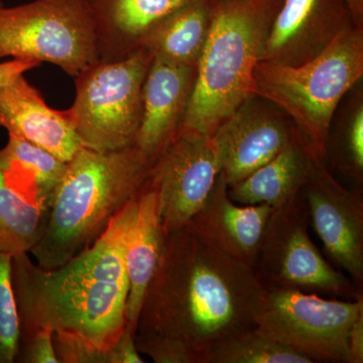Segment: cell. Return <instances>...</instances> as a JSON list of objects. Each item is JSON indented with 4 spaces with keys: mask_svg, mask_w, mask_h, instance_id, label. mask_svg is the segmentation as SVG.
I'll use <instances>...</instances> for the list:
<instances>
[{
    "mask_svg": "<svg viewBox=\"0 0 363 363\" xmlns=\"http://www.w3.org/2000/svg\"><path fill=\"white\" fill-rule=\"evenodd\" d=\"M262 289L252 267L190 227L164 235L136 322V348L156 363H209L217 344L255 327Z\"/></svg>",
    "mask_w": 363,
    "mask_h": 363,
    "instance_id": "1",
    "label": "cell"
},
{
    "mask_svg": "<svg viewBox=\"0 0 363 363\" xmlns=\"http://www.w3.org/2000/svg\"><path fill=\"white\" fill-rule=\"evenodd\" d=\"M138 194L91 247L56 269H43L26 252L13 255L11 281L20 337L48 329L104 352L116 345L126 329L124 252Z\"/></svg>",
    "mask_w": 363,
    "mask_h": 363,
    "instance_id": "2",
    "label": "cell"
},
{
    "mask_svg": "<svg viewBox=\"0 0 363 363\" xmlns=\"http://www.w3.org/2000/svg\"><path fill=\"white\" fill-rule=\"evenodd\" d=\"M154 164L135 145L112 152L79 150L52 191L39 240L30 252L35 264L56 269L91 247L142 190Z\"/></svg>",
    "mask_w": 363,
    "mask_h": 363,
    "instance_id": "3",
    "label": "cell"
},
{
    "mask_svg": "<svg viewBox=\"0 0 363 363\" xmlns=\"http://www.w3.org/2000/svg\"><path fill=\"white\" fill-rule=\"evenodd\" d=\"M283 0H211V23L180 130L213 135L252 96L253 70Z\"/></svg>",
    "mask_w": 363,
    "mask_h": 363,
    "instance_id": "4",
    "label": "cell"
},
{
    "mask_svg": "<svg viewBox=\"0 0 363 363\" xmlns=\"http://www.w3.org/2000/svg\"><path fill=\"white\" fill-rule=\"evenodd\" d=\"M362 76L363 28L353 26L302 65L259 62L253 70L252 93L281 109L313 156L326 162L336 109Z\"/></svg>",
    "mask_w": 363,
    "mask_h": 363,
    "instance_id": "5",
    "label": "cell"
},
{
    "mask_svg": "<svg viewBox=\"0 0 363 363\" xmlns=\"http://www.w3.org/2000/svg\"><path fill=\"white\" fill-rule=\"evenodd\" d=\"M152 58L142 48L124 59L98 60L74 77L75 100L65 111L83 147L112 152L135 145Z\"/></svg>",
    "mask_w": 363,
    "mask_h": 363,
    "instance_id": "6",
    "label": "cell"
},
{
    "mask_svg": "<svg viewBox=\"0 0 363 363\" xmlns=\"http://www.w3.org/2000/svg\"><path fill=\"white\" fill-rule=\"evenodd\" d=\"M52 63L72 77L99 60L86 0H33L0 9V59Z\"/></svg>",
    "mask_w": 363,
    "mask_h": 363,
    "instance_id": "7",
    "label": "cell"
},
{
    "mask_svg": "<svg viewBox=\"0 0 363 363\" xmlns=\"http://www.w3.org/2000/svg\"><path fill=\"white\" fill-rule=\"evenodd\" d=\"M363 312V297L325 298L296 289H262L255 327L314 362L350 363L348 336Z\"/></svg>",
    "mask_w": 363,
    "mask_h": 363,
    "instance_id": "8",
    "label": "cell"
},
{
    "mask_svg": "<svg viewBox=\"0 0 363 363\" xmlns=\"http://www.w3.org/2000/svg\"><path fill=\"white\" fill-rule=\"evenodd\" d=\"M309 210L303 190L274 208L253 271L264 289H296L357 300L362 288L325 259L309 235Z\"/></svg>",
    "mask_w": 363,
    "mask_h": 363,
    "instance_id": "9",
    "label": "cell"
},
{
    "mask_svg": "<svg viewBox=\"0 0 363 363\" xmlns=\"http://www.w3.org/2000/svg\"><path fill=\"white\" fill-rule=\"evenodd\" d=\"M219 174L220 161L212 135L178 131L152 171L164 235L190 223L206 201Z\"/></svg>",
    "mask_w": 363,
    "mask_h": 363,
    "instance_id": "10",
    "label": "cell"
},
{
    "mask_svg": "<svg viewBox=\"0 0 363 363\" xmlns=\"http://www.w3.org/2000/svg\"><path fill=\"white\" fill-rule=\"evenodd\" d=\"M296 133L278 107L255 95L247 98L212 135L227 186L240 183L274 159Z\"/></svg>",
    "mask_w": 363,
    "mask_h": 363,
    "instance_id": "11",
    "label": "cell"
},
{
    "mask_svg": "<svg viewBox=\"0 0 363 363\" xmlns=\"http://www.w3.org/2000/svg\"><path fill=\"white\" fill-rule=\"evenodd\" d=\"M310 224L325 252L358 286L363 281V201L362 195L341 185L315 160L303 188Z\"/></svg>",
    "mask_w": 363,
    "mask_h": 363,
    "instance_id": "12",
    "label": "cell"
},
{
    "mask_svg": "<svg viewBox=\"0 0 363 363\" xmlns=\"http://www.w3.org/2000/svg\"><path fill=\"white\" fill-rule=\"evenodd\" d=\"M353 26H357L346 0H283L267 33L260 61L302 65L321 55Z\"/></svg>",
    "mask_w": 363,
    "mask_h": 363,
    "instance_id": "13",
    "label": "cell"
},
{
    "mask_svg": "<svg viewBox=\"0 0 363 363\" xmlns=\"http://www.w3.org/2000/svg\"><path fill=\"white\" fill-rule=\"evenodd\" d=\"M272 210L267 204L233 202L219 174L204 205L187 226L209 247L253 269Z\"/></svg>",
    "mask_w": 363,
    "mask_h": 363,
    "instance_id": "14",
    "label": "cell"
},
{
    "mask_svg": "<svg viewBox=\"0 0 363 363\" xmlns=\"http://www.w3.org/2000/svg\"><path fill=\"white\" fill-rule=\"evenodd\" d=\"M196 75L197 67L152 58L143 83L142 123L135 145L154 164L180 130Z\"/></svg>",
    "mask_w": 363,
    "mask_h": 363,
    "instance_id": "15",
    "label": "cell"
},
{
    "mask_svg": "<svg viewBox=\"0 0 363 363\" xmlns=\"http://www.w3.org/2000/svg\"><path fill=\"white\" fill-rule=\"evenodd\" d=\"M0 126L65 162L83 147L66 111L48 106L23 75L0 87Z\"/></svg>",
    "mask_w": 363,
    "mask_h": 363,
    "instance_id": "16",
    "label": "cell"
},
{
    "mask_svg": "<svg viewBox=\"0 0 363 363\" xmlns=\"http://www.w3.org/2000/svg\"><path fill=\"white\" fill-rule=\"evenodd\" d=\"M202 0H86L96 28L99 60L116 61L142 49L169 13Z\"/></svg>",
    "mask_w": 363,
    "mask_h": 363,
    "instance_id": "17",
    "label": "cell"
},
{
    "mask_svg": "<svg viewBox=\"0 0 363 363\" xmlns=\"http://www.w3.org/2000/svg\"><path fill=\"white\" fill-rule=\"evenodd\" d=\"M164 238L159 217L157 190L150 175L138 194V208L124 252L128 279L126 330L133 335L145 292L161 257Z\"/></svg>",
    "mask_w": 363,
    "mask_h": 363,
    "instance_id": "18",
    "label": "cell"
},
{
    "mask_svg": "<svg viewBox=\"0 0 363 363\" xmlns=\"http://www.w3.org/2000/svg\"><path fill=\"white\" fill-rule=\"evenodd\" d=\"M316 157L296 133L291 143L274 159L240 183L228 187V195L240 205L281 206L303 190Z\"/></svg>",
    "mask_w": 363,
    "mask_h": 363,
    "instance_id": "19",
    "label": "cell"
},
{
    "mask_svg": "<svg viewBox=\"0 0 363 363\" xmlns=\"http://www.w3.org/2000/svg\"><path fill=\"white\" fill-rule=\"evenodd\" d=\"M211 23V0L181 7L157 23L143 48L154 58L178 66L197 67Z\"/></svg>",
    "mask_w": 363,
    "mask_h": 363,
    "instance_id": "20",
    "label": "cell"
},
{
    "mask_svg": "<svg viewBox=\"0 0 363 363\" xmlns=\"http://www.w3.org/2000/svg\"><path fill=\"white\" fill-rule=\"evenodd\" d=\"M0 150V171L9 187L47 212L52 191L65 173L67 162L37 145L9 135Z\"/></svg>",
    "mask_w": 363,
    "mask_h": 363,
    "instance_id": "21",
    "label": "cell"
},
{
    "mask_svg": "<svg viewBox=\"0 0 363 363\" xmlns=\"http://www.w3.org/2000/svg\"><path fill=\"white\" fill-rule=\"evenodd\" d=\"M45 213L9 187L0 171V252L30 253L39 240Z\"/></svg>",
    "mask_w": 363,
    "mask_h": 363,
    "instance_id": "22",
    "label": "cell"
},
{
    "mask_svg": "<svg viewBox=\"0 0 363 363\" xmlns=\"http://www.w3.org/2000/svg\"><path fill=\"white\" fill-rule=\"evenodd\" d=\"M304 353L277 342L257 327L217 344L209 363H313Z\"/></svg>",
    "mask_w": 363,
    "mask_h": 363,
    "instance_id": "23",
    "label": "cell"
},
{
    "mask_svg": "<svg viewBox=\"0 0 363 363\" xmlns=\"http://www.w3.org/2000/svg\"><path fill=\"white\" fill-rule=\"evenodd\" d=\"M332 164L357 183L363 181V104L362 97L352 104L337 135L327 143L326 157Z\"/></svg>",
    "mask_w": 363,
    "mask_h": 363,
    "instance_id": "24",
    "label": "cell"
},
{
    "mask_svg": "<svg viewBox=\"0 0 363 363\" xmlns=\"http://www.w3.org/2000/svg\"><path fill=\"white\" fill-rule=\"evenodd\" d=\"M55 352L60 363H143L135 342V335L124 331L109 352L86 345L78 339L52 333Z\"/></svg>",
    "mask_w": 363,
    "mask_h": 363,
    "instance_id": "25",
    "label": "cell"
},
{
    "mask_svg": "<svg viewBox=\"0 0 363 363\" xmlns=\"http://www.w3.org/2000/svg\"><path fill=\"white\" fill-rule=\"evenodd\" d=\"M13 255L0 252V363H13L20 340V319L11 281Z\"/></svg>",
    "mask_w": 363,
    "mask_h": 363,
    "instance_id": "26",
    "label": "cell"
},
{
    "mask_svg": "<svg viewBox=\"0 0 363 363\" xmlns=\"http://www.w3.org/2000/svg\"><path fill=\"white\" fill-rule=\"evenodd\" d=\"M14 362L60 363L52 343V332L40 329L21 336Z\"/></svg>",
    "mask_w": 363,
    "mask_h": 363,
    "instance_id": "27",
    "label": "cell"
},
{
    "mask_svg": "<svg viewBox=\"0 0 363 363\" xmlns=\"http://www.w3.org/2000/svg\"><path fill=\"white\" fill-rule=\"evenodd\" d=\"M40 63L30 60L11 59L0 62V87L9 84L26 72L39 67Z\"/></svg>",
    "mask_w": 363,
    "mask_h": 363,
    "instance_id": "28",
    "label": "cell"
},
{
    "mask_svg": "<svg viewBox=\"0 0 363 363\" xmlns=\"http://www.w3.org/2000/svg\"><path fill=\"white\" fill-rule=\"evenodd\" d=\"M350 363L363 362V312L355 320L348 336Z\"/></svg>",
    "mask_w": 363,
    "mask_h": 363,
    "instance_id": "29",
    "label": "cell"
},
{
    "mask_svg": "<svg viewBox=\"0 0 363 363\" xmlns=\"http://www.w3.org/2000/svg\"><path fill=\"white\" fill-rule=\"evenodd\" d=\"M350 6L355 25L363 28V0H346Z\"/></svg>",
    "mask_w": 363,
    "mask_h": 363,
    "instance_id": "30",
    "label": "cell"
},
{
    "mask_svg": "<svg viewBox=\"0 0 363 363\" xmlns=\"http://www.w3.org/2000/svg\"><path fill=\"white\" fill-rule=\"evenodd\" d=\"M2 6H4V2L0 1V9H1Z\"/></svg>",
    "mask_w": 363,
    "mask_h": 363,
    "instance_id": "31",
    "label": "cell"
}]
</instances>
